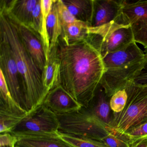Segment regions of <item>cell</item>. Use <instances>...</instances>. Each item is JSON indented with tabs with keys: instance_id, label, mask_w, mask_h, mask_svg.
Instances as JSON below:
<instances>
[{
	"instance_id": "cb8c5ba5",
	"label": "cell",
	"mask_w": 147,
	"mask_h": 147,
	"mask_svg": "<svg viewBox=\"0 0 147 147\" xmlns=\"http://www.w3.org/2000/svg\"><path fill=\"white\" fill-rule=\"evenodd\" d=\"M26 116L3 109H0L1 134L10 132Z\"/></svg>"
},
{
	"instance_id": "4316f807",
	"label": "cell",
	"mask_w": 147,
	"mask_h": 147,
	"mask_svg": "<svg viewBox=\"0 0 147 147\" xmlns=\"http://www.w3.org/2000/svg\"><path fill=\"white\" fill-rule=\"evenodd\" d=\"M56 4L62 27L78 21L70 12L62 0H56Z\"/></svg>"
},
{
	"instance_id": "7a4b0ae2",
	"label": "cell",
	"mask_w": 147,
	"mask_h": 147,
	"mask_svg": "<svg viewBox=\"0 0 147 147\" xmlns=\"http://www.w3.org/2000/svg\"><path fill=\"white\" fill-rule=\"evenodd\" d=\"M1 39L8 43L13 54L21 77L25 110L30 113L42 104L48 93L42 80V73L26 49L18 23L0 11Z\"/></svg>"
},
{
	"instance_id": "e0dca14e",
	"label": "cell",
	"mask_w": 147,
	"mask_h": 147,
	"mask_svg": "<svg viewBox=\"0 0 147 147\" xmlns=\"http://www.w3.org/2000/svg\"><path fill=\"white\" fill-rule=\"evenodd\" d=\"M21 143L31 147H75L57 135H27L16 137Z\"/></svg>"
},
{
	"instance_id": "1f68e13d",
	"label": "cell",
	"mask_w": 147,
	"mask_h": 147,
	"mask_svg": "<svg viewBox=\"0 0 147 147\" xmlns=\"http://www.w3.org/2000/svg\"><path fill=\"white\" fill-rule=\"evenodd\" d=\"M130 147H147V138L141 139L131 144Z\"/></svg>"
},
{
	"instance_id": "f1b7e54d",
	"label": "cell",
	"mask_w": 147,
	"mask_h": 147,
	"mask_svg": "<svg viewBox=\"0 0 147 147\" xmlns=\"http://www.w3.org/2000/svg\"><path fill=\"white\" fill-rule=\"evenodd\" d=\"M42 18V11L40 5V0H39L32 12L30 23L29 26V27L32 29L34 31L38 33L39 35L41 31Z\"/></svg>"
},
{
	"instance_id": "603a6c76",
	"label": "cell",
	"mask_w": 147,
	"mask_h": 147,
	"mask_svg": "<svg viewBox=\"0 0 147 147\" xmlns=\"http://www.w3.org/2000/svg\"><path fill=\"white\" fill-rule=\"evenodd\" d=\"M58 137L75 147H107L99 141L71 134L59 132Z\"/></svg>"
},
{
	"instance_id": "277c9868",
	"label": "cell",
	"mask_w": 147,
	"mask_h": 147,
	"mask_svg": "<svg viewBox=\"0 0 147 147\" xmlns=\"http://www.w3.org/2000/svg\"><path fill=\"white\" fill-rule=\"evenodd\" d=\"M87 32V38L102 58L134 41L131 28L125 23L121 14L109 24L96 28L88 26Z\"/></svg>"
},
{
	"instance_id": "30bf717a",
	"label": "cell",
	"mask_w": 147,
	"mask_h": 147,
	"mask_svg": "<svg viewBox=\"0 0 147 147\" xmlns=\"http://www.w3.org/2000/svg\"><path fill=\"white\" fill-rule=\"evenodd\" d=\"M145 54L135 42L102 58L105 69L123 67L144 60Z\"/></svg>"
},
{
	"instance_id": "ba28073f",
	"label": "cell",
	"mask_w": 147,
	"mask_h": 147,
	"mask_svg": "<svg viewBox=\"0 0 147 147\" xmlns=\"http://www.w3.org/2000/svg\"><path fill=\"white\" fill-rule=\"evenodd\" d=\"M0 70L2 71L5 76L13 100L20 108L26 111L22 94L21 77L13 54L8 43L1 39L0 41Z\"/></svg>"
},
{
	"instance_id": "d6986e66",
	"label": "cell",
	"mask_w": 147,
	"mask_h": 147,
	"mask_svg": "<svg viewBox=\"0 0 147 147\" xmlns=\"http://www.w3.org/2000/svg\"><path fill=\"white\" fill-rule=\"evenodd\" d=\"M56 0H54L47 20V30L50 42V53L56 46L62 33V27L59 20L57 8Z\"/></svg>"
},
{
	"instance_id": "7c38bea8",
	"label": "cell",
	"mask_w": 147,
	"mask_h": 147,
	"mask_svg": "<svg viewBox=\"0 0 147 147\" xmlns=\"http://www.w3.org/2000/svg\"><path fill=\"white\" fill-rule=\"evenodd\" d=\"M121 1L94 0L92 20L89 27L96 28L115 21L121 14Z\"/></svg>"
},
{
	"instance_id": "8992f818",
	"label": "cell",
	"mask_w": 147,
	"mask_h": 147,
	"mask_svg": "<svg viewBox=\"0 0 147 147\" xmlns=\"http://www.w3.org/2000/svg\"><path fill=\"white\" fill-rule=\"evenodd\" d=\"M59 129L57 115L42 104L28 113L9 133L16 137L27 135H57Z\"/></svg>"
},
{
	"instance_id": "d6a6232c",
	"label": "cell",
	"mask_w": 147,
	"mask_h": 147,
	"mask_svg": "<svg viewBox=\"0 0 147 147\" xmlns=\"http://www.w3.org/2000/svg\"><path fill=\"white\" fill-rule=\"evenodd\" d=\"M31 147L30 146H28V145H26L24 144L21 143L20 142L17 140V142L15 144V147Z\"/></svg>"
},
{
	"instance_id": "ffe728a7",
	"label": "cell",
	"mask_w": 147,
	"mask_h": 147,
	"mask_svg": "<svg viewBox=\"0 0 147 147\" xmlns=\"http://www.w3.org/2000/svg\"><path fill=\"white\" fill-rule=\"evenodd\" d=\"M89 25L78 21L62 27V33L60 37L66 44L71 43L86 38L87 36L88 27Z\"/></svg>"
},
{
	"instance_id": "8fae6325",
	"label": "cell",
	"mask_w": 147,
	"mask_h": 147,
	"mask_svg": "<svg viewBox=\"0 0 147 147\" xmlns=\"http://www.w3.org/2000/svg\"><path fill=\"white\" fill-rule=\"evenodd\" d=\"M42 105L57 115L67 114L77 111L82 107L60 85L49 92Z\"/></svg>"
},
{
	"instance_id": "52a82bcc",
	"label": "cell",
	"mask_w": 147,
	"mask_h": 147,
	"mask_svg": "<svg viewBox=\"0 0 147 147\" xmlns=\"http://www.w3.org/2000/svg\"><path fill=\"white\" fill-rule=\"evenodd\" d=\"M121 15L131 28L134 41L147 47V1H122Z\"/></svg>"
},
{
	"instance_id": "5bb4252c",
	"label": "cell",
	"mask_w": 147,
	"mask_h": 147,
	"mask_svg": "<svg viewBox=\"0 0 147 147\" xmlns=\"http://www.w3.org/2000/svg\"><path fill=\"white\" fill-rule=\"evenodd\" d=\"M39 0H1L0 10L18 23L29 27L32 12Z\"/></svg>"
},
{
	"instance_id": "4dcf8cb0",
	"label": "cell",
	"mask_w": 147,
	"mask_h": 147,
	"mask_svg": "<svg viewBox=\"0 0 147 147\" xmlns=\"http://www.w3.org/2000/svg\"><path fill=\"white\" fill-rule=\"evenodd\" d=\"M17 141L16 137L10 133H1L0 136V146H9L15 144Z\"/></svg>"
},
{
	"instance_id": "e575fe53",
	"label": "cell",
	"mask_w": 147,
	"mask_h": 147,
	"mask_svg": "<svg viewBox=\"0 0 147 147\" xmlns=\"http://www.w3.org/2000/svg\"><path fill=\"white\" fill-rule=\"evenodd\" d=\"M144 54L145 55H147V47L146 48H144Z\"/></svg>"
},
{
	"instance_id": "f546056e",
	"label": "cell",
	"mask_w": 147,
	"mask_h": 147,
	"mask_svg": "<svg viewBox=\"0 0 147 147\" xmlns=\"http://www.w3.org/2000/svg\"><path fill=\"white\" fill-rule=\"evenodd\" d=\"M132 83L137 86H147V55H145L142 67L133 78Z\"/></svg>"
},
{
	"instance_id": "6da1fadb",
	"label": "cell",
	"mask_w": 147,
	"mask_h": 147,
	"mask_svg": "<svg viewBox=\"0 0 147 147\" xmlns=\"http://www.w3.org/2000/svg\"><path fill=\"white\" fill-rule=\"evenodd\" d=\"M54 49L61 65L60 86L87 108L105 71L100 54L87 37L68 44L60 37Z\"/></svg>"
},
{
	"instance_id": "3957f363",
	"label": "cell",
	"mask_w": 147,
	"mask_h": 147,
	"mask_svg": "<svg viewBox=\"0 0 147 147\" xmlns=\"http://www.w3.org/2000/svg\"><path fill=\"white\" fill-rule=\"evenodd\" d=\"M128 99L123 110L113 113L111 128L122 136L130 129L147 121V86L129 83L125 88Z\"/></svg>"
},
{
	"instance_id": "ac0fdd59",
	"label": "cell",
	"mask_w": 147,
	"mask_h": 147,
	"mask_svg": "<svg viewBox=\"0 0 147 147\" xmlns=\"http://www.w3.org/2000/svg\"><path fill=\"white\" fill-rule=\"evenodd\" d=\"M70 12L78 20L90 26L93 13L94 0H62Z\"/></svg>"
},
{
	"instance_id": "2e32d148",
	"label": "cell",
	"mask_w": 147,
	"mask_h": 147,
	"mask_svg": "<svg viewBox=\"0 0 147 147\" xmlns=\"http://www.w3.org/2000/svg\"><path fill=\"white\" fill-rule=\"evenodd\" d=\"M60 62L55 49L51 51L42 74L43 85L47 93L60 85Z\"/></svg>"
},
{
	"instance_id": "7402d4cb",
	"label": "cell",
	"mask_w": 147,
	"mask_h": 147,
	"mask_svg": "<svg viewBox=\"0 0 147 147\" xmlns=\"http://www.w3.org/2000/svg\"><path fill=\"white\" fill-rule=\"evenodd\" d=\"M53 2L54 0H40L42 18L41 31L39 36L44 47L47 61L49 59L50 54V42L47 32V20Z\"/></svg>"
},
{
	"instance_id": "d4e9b609",
	"label": "cell",
	"mask_w": 147,
	"mask_h": 147,
	"mask_svg": "<svg viewBox=\"0 0 147 147\" xmlns=\"http://www.w3.org/2000/svg\"><path fill=\"white\" fill-rule=\"evenodd\" d=\"M122 136L131 145L141 139L147 138V121L130 129Z\"/></svg>"
},
{
	"instance_id": "4fadbf2b",
	"label": "cell",
	"mask_w": 147,
	"mask_h": 147,
	"mask_svg": "<svg viewBox=\"0 0 147 147\" xmlns=\"http://www.w3.org/2000/svg\"><path fill=\"white\" fill-rule=\"evenodd\" d=\"M17 23L26 49L42 73L46 66L47 60L40 36L30 27Z\"/></svg>"
},
{
	"instance_id": "5b68a950",
	"label": "cell",
	"mask_w": 147,
	"mask_h": 147,
	"mask_svg": "<svg viewBox=\"0 0 147 147\" xmlns=\"http://www.w3.org/2000/svg\"><path fill=\"white\" fill-rule=\"evenodd\" d=\"M57 116L60 122L59 132L62 133L101 142L107 135L115 132L86 107H82L77 111Z\"/></svg>"
},
{
	"instance_id": "44dd1931",
	"label": "cell",
	"mask_w": 147,
	"mask_h": 147,
	"mask_svg": "<svg viewBox=\"0 0 147 147\" xmlns=\"http://www.w3.org/2000/svg\"><path fill=\"white\" fill-rule=\"evenodd\" d=\"M0 109L24 116L27 115V113L20 108L13 100L1 70H0Z\"/></svg>"
},
{
	"instance_id": "9a60e30c",
	"label": "cell",
	"mask_w": 147,
	"mask_h": 147,
	"mask_svg": "<svg viewBox=\"0 0 147 147\" xmlns=\"http://www.w3.org/2000/svg\"><path fill=\"white\" fill-rule=\"evenodd\" d=\"M110 98L111 97L107 96L100 83L93 98L87 107L94 115L110 126L113 118L110 105Z\"/></svg>"
},
{
	"instance_id": "484cf974",
	"label": "cell",
	"mask_w": 147,
	"mask_h": 147,
	"mask_svg": "<svg viewBox=\"0 0 147 147\" xmlns=\"http://www.w3.org/2000/svg\"><path fill=\"white\" fill-rule=\"evenodd\" d=\"M128 99V94L125 89L119 90L115 92L110 100L111 109L113 113H118L125 107Z\"/></svg>"
},
{
	"instance_id": "9c48e42d",
	"label": "cell",
	"mask_w": 147,
	"mask_h": 147,
	"mask_svg": "<svg viewBox=\"0 0 147 147\" xmlns=\"http://www.w3.org/2000/svg\"><path fill=\"white\" fill-rule=\"evenodd\" d=\"M144 61L123 67L105 69L100 81L107 96L111 97L119 90L125 89L142 67Z\"/></svg>"
},
{
	"instance_id": "836d02e7",
	"label": "cell",
	"mask_w": 147,
	"mask_h": 147,
	"mask_svg": "<svg viewBox=\"0 0 147 147\" xmlns=\"http://www.w3.org/2000/svg\"><path fill=\"white\" fill-rule=\"evenodd\" d=\"M15 144L13 145H9V146H0V147H14Z\"/></svg>"
},
{
	"instance_id": "83f0119b",
	"label": "cell",
	"mask_w": 147,
	"mask_h": 147,
	"mask_svg": "<svg viewBox=\"0 0 147 147\" xmlns=\"http://www.w3.org/2000/svg\"><path fill=\"white\" fill-rule=\"evenodd\" d=\"M107 147H130L131 145L124 138L116 132H112L101 141Z\"/></svg>"
}]
</instances>
